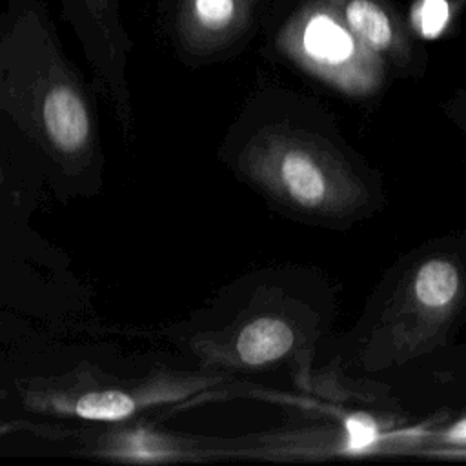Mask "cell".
<instances>
[{"mask_svg":"<svg viewBox=\"0 0 466 466\" xmlns=\"http://www.w3.org/2000/svg\"><path fill=\"white\" fill-rule=\"evenodd\" d=\"M62 16L78 36L98 78L126 95V60L131 47L120 16V0H56Z\"/></svg>","mask_w":466,"mask_h":466,"instance_id":"cell-5","label":"cell"},{"mask_svg":"<svg viewBox=\"0 0 466 466\" xmlns=\"http://www.w3.org/2000/svg\"><path fill=\"white\" fill-rule=\"evenodd\" d=\"M268 24L275 47L304 71L351 93L375 84L380 56L328 0H279Z\"/></svg>","mask_w":466,"mask_h":466,"instance_id":"cell-2","label":"cell"},{"mask_svg":"<svg viewBox=\"0 0 466 466\" xmlns=\"http://www.w3.org/2000/svg\"><path fill=\"white\" fill-rule=\"evenodd\" d=\"M351 31L380 58H402L410 49V25L391 0H328Z\"/></svg>","mask_w":466,"mask_h":466,"instance_id":"cell-6","label":"cell"},{"mask_svg":"<svg viewBox=\"0 0 466 466\" xmlns=\"http://www.w3.org/2000/svg\"><path fill=\"white\" fill-rule=\"evenodd\" d=\"M279 0H160L158 13L177 51L208 62L238 49L268 24Z\"/></svg>","mask_w":466,"mask_h":466,"instance_id":"cell-4","label":"cell"},{"mask_svg":"<svg viewBox=\"0 0 466 466\" xmlns=\"http://www.w3.org/2000/svg\"><path fill=\"white\" fill-rule=\"evenodd\" d=\"M106 455L133 461H164L180 453V446L160 433L149 430H124L113 433L102 446Z\"/></svg>","mask_w":466,"mask_h":466,"instance_id":"cell-8","label":"cell"},{"mask_svg":"<svg viewBox=\"0 0 466 466\" xmlns=\"http://www.w3.org/2000/svg\"><path fill=\"white\" fill-rule=\"evenodd\" d=\"M244 164L280 200L309 213L339 215L353 197L342 162L306 135L266 131L251 142Z\"/></svg>","mask_w":466,"mask_h":466,"instance_id":"cell-3","label":"cell"},{"mask_svg":"<svg viewBox=\"0 0 466 466\" xmlns=\"http://www.w3.org/2000/svg\"><path fill=\"white\" fill-rule=\"evenodd\" d=\"M446 441L466 444V417L450 428V431L446 433Z\"/></svg>","mask_w":466,"mask_h":466,"instance_id":"cell-13","label":"cell"},{"mask_svg":"<svg viewBox=\"0 0 466 466\" xmlns=\"http://www.w3.org/2000/svg\"><path fill=\"white\" fill-rule=\"evenodd\" d=\"M295 342V333L279 317H258L246 324L237 337L235 350L248 366L269 364L286 355Z\"/></svg>","mask_w":466,"mask_h":466,"instance_id":"cell-7","label":"cell"},{"mask_svg":"<svg viewBox=\"0 0 466 466\" xmlns=\"http://www.w3.org/2000/svg\"><path fill=\"white\" fill-rule=\"evenodd\" d=\"M448 20V5L446 0H420L417 7V15L413 13V27L426 36H437Z\"/></svg>","mask_w":466,"mask_h":466,"instance_id":"cell-11","label":"cell"},{"mask_svg":"<svg viewBox=\"0 0 466 466\" xmlns=\"http://www.w3.org/2000/svg\"><path fill=\"white\" fill-rule=\"evenodd\" d=\"M2 106L60 160H86L93 126L86 89L67 62L47 0H5L0 20Z\"/></svg>","mask_w":466,"mask_h":466,"instance_id":"cell-1","label":"cell"},{"mask_svg":"<svg viewBox=\"0 0 466 466\" xmlns=\"http://www.w3.org/2000/svg\"><path fill=\"white\" fill-rule=\"evenodd\" d=\"M142 395L124 390H91L82 393L71 406V411L86 420L115 422L127 419L142 406Z\"/></svg>","mask_w":466,"mask_h":466,"instance_id":"cell-9","label":"cell"},{"mask_svg":"<svg viewBox=\"0 0 466 466\" xmlns=\"http://www.w3.org/2000/svg\"><path fill=\"white\" fill-rule=\"evenodd\" d=\"M459 289V273L448 260H430L417 271L413 291L420 304L442 308L453 300Z\"/></svg>","mask_w":466,"mask_h":466,"instance_id":"cell-10","label":"cell"},{"mask_svg":"<svg viewBox=\"0 0 466 466\" xmlns=\"http://www.w3.org/2000/svg\"><path fill=\"white\" fill-rule=\"evenodd\" d=\"M348 448L351 451H362L368 450L371 444L379 439L377 424L368 415H355L348 420Z\"/></svg>","mask_w":466,"mask_h":466,"instance_id":"cell-12","label":"cell"}]
</instances>
